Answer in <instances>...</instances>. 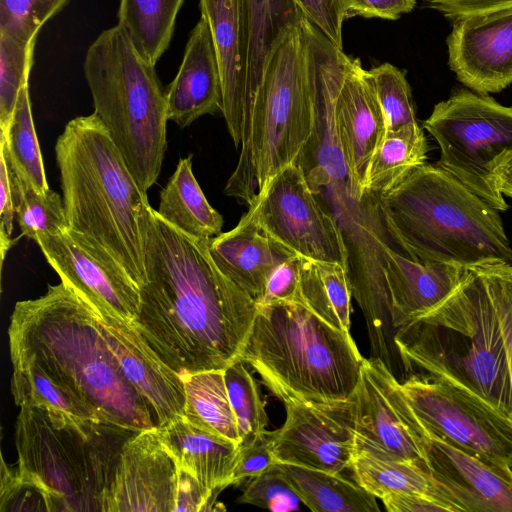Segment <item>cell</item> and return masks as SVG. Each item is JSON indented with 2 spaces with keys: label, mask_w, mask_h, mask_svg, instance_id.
<instances>
[{
  "label": "cell",
  "mask_w": 512,
  "mask_h": 512,
  "mask_svg": "<svg viewBox=\"0 0 512 512\" xmlns=\"http://www.w3.org/2000/svg\"><path fill=\"white\" fill-rule=\"evenodd\" d=\"M207 241L163 220L152 207L145 227L146 281L136 325L180 376L224 370L240 360L258 304L213 262Z\"/></svg>",
  "instance_id": "obj_1"
},
{
  "label": "cell",
  "mask_w": 512,
  "mask_h": 512,
  "mask_svg": "<svg viewBox=\"0 0 512 512\" xmlns=\"http://www.w3.org/2000/svg\"><path fill=\"white\" fill-rule=\"evenodd\" d=\"M10 357L32 360L62 380L99 420L129 431L157 428L152 408L124 375L94 310L61 282L15 304Z\"/></svg>",
  "instance_id": "obj_2"
},
{
  "label": "cell",
  "mask_w": 512,
  "mask_h": 512,
  "mask_svg": "<svg viewBox=\"0 0 512 512\" xmlns=\"http://www.w3.org/2000/svg\"><path fill=\"white\" fill-rule=\"evenodd\" d=\"M406 374L416 369L512 421V380L499 318L481 265L464 268L442 303L397 328Z\"/></svg>",
  "instance_id": "obj_3"
},
{
  "label": "cell",
  "mask_w": 512,
  "mask_h": 512,
  "mask_svg": "<svg viewBox=\"0 0 512 512\" xmlns=\"http://www.w3.org/2000/svg\"><path fill=\"white\" fill-rule=\"evenodd\" d=\"M55 154L68 228L105 248L140 287L151 206L106 128L94 113L70 120Z\"/></svg>",
  "instance_id": "obj_4"
},
{
  "label": "cell",
  "mask_w": 512,
  "mask_h": 512,
  "mask_svg": "<svg viewBox=\"0 0 512 512\" xmlns=\"http://www.w3.org/2000/svg\"><path fill=\"white\" fill-rule=\"evenodd\" d=\"M379 204L392 238L414 260L461 268L512 265L498 210L439 166L416 168L380 195Z\"/></svg>",
  "instance_id": "obj_5"
},
{
  "label": "cell",
  "mask_w": 512,
  "mask_h": 512,
  "mask_svg": "<svg viewBox=\"0 0 512 512\" xmlns=\"http://www.w3.org/2000/svg\"><path fill=\"white\" fill-rule=\"evenodd\" d=\"M240 360L283 403H329L353 395L364 358L350 332L284 302L258 305Z\"/></svg>",
  "instance_id": "obj_6"
},
{
  "label": "cell",
  "mask_w": 512,
  "mask_h": 512,
  "mask_svg": "<svg viewBox=\"0 0 512 512\" xmlns=\"http://www.w3.org/2000/svg\"><path fill=\"white\" fill-rule=\"evenodd\" d=\"M313 127L303 17L285 32L267 61L244 117L239 159L224 193L251 205L282 169L298 161Z\"/></svg>",
  "instance_id": "obj_7"
},
{
  "label": "cell",
  "mask_w": 512,
  "mask_h": 512,
  "mask_svg": "<svg viewBox=\"0 0 512 512\" xmlns=\"http://www.w3.org/2000/svg\"><path fill=\"white\" fill-rule=\"evenodd\" d=\"M154 66L119 25L101 32L83 64L94 114L144 191L160 175L167 148L166 95Z\"/></svg>",
  "instance_id": "obj_8"
},
{
  "label": "cell",
  "mask_w": 512,
  "mask_h": 512,
  "mask_svg": "<svg viewBox=\"0 0 512 512\" xmlns=\"http://www.w3.org/2000/svg\"><path fill=\"white\" fill-rule=\"evenodd\" d=\"M15 427L17 468L50 495L54 512H105L122 445L137 432L105 423L83 430L27 406Z\"/></svg>",
  "instance_id": "obj_9"
},
{
  "label": "cell",
  "mask_w": 512,
  "mask_h": 512,
  "mask_svg": "<svg viewBox=\"0 0 512 512\" xmlns=\"http://www.w3.org/2000/svg\"><path fill=\"white\" fill-rule=\"evenodd\" d=\"M423 127L439 146L437 166L493 208L508 209L495 169L512 152V106L462 89L436 104Z\"/></svg>",
  "instance_id": "obj_10"
},
{
  "label": "cell",
  "mask_w": 512,
  "mask_h": 512,
  "mask_svg": "<svg viewBox=\"0 0 512 512\" xmlns=\"http://www.w3.org/2000/svg\"><path fill=\"white\" fill-rule=\"evenodd\" d=\"M427 429L460 449L512 473V421L472 395L425 374L400 382Z\"/></svg>",
  "instance_id": "obj_11"
},
{
  "label": "cell",
  "mask_w": 512,
  "mask_h": 512,
  "mask_svg": "<svg viewBox=\"0 0 512 512\" xmlns=\"http://www.w3.org/2000/svg\"><path fill=\"white\" fill-rule=\"evenodd\" d=\"M248 209L260 229L292 254L346 267L338 224L310 188L298 162L282 169Z\"/></svg>",
  "instance_id": "obj_12"
},
{
  "label": "cell",
  "mask_w": 512,
  "mask_h": 512,
  "mask_svg": "<svg viewBox=\"0 0 512 512\" xmlns=\"http://www.w3.org/2000/svg\"><path fill=\"white\" fill-rule=\"evenodd\" d=\"M351 403L356 452L427 468L418 445L417 418L400 381L381 360L364 358Z\"/></svg>",
  "instance_id": "obj_13"
},
{
  "label": "cell",
  "mask_w": 512,
  "mask_h": 512,
  "mask_svg": "<svg viewBox=\"0 0 512 512\" xmlns=\"http://www.w3.org/2000/svg\"><path fill=\"white\" fill-rule=\"evenodd\" d=\"M61 282L94 311L136 321L140 288L100 244L70 228L36 242Z\"/></svg>",
  "instance_id": "obj_14"
},
{
  "label": "cell",
  "mask_w": 512,
  "mask_h": 512,
  "mask_svg": "<svg viewBox=\"0 0 512 512\" xmlns=\"http://www.w3.org/2000/svg\"><path fill=\"white\" fill-rule=\"evenodd\" d=\"M281 428L269 432L277 462L341 473L354 458L351 397L329 403L286 402Z\"/></svg>",
  "instance_id": "obj_15"
},
{
  "label": "cell",
  "mask_w": 512,
  "mask_h": 512,
  "mask_svg": "<svg viewBox=\"0 0 512 512\" xmlns=\"http://www.w3.org/2000/svg\"><path fill=\"white\" fill-rule=\"evenodd\" d=\"M179 467L157 428L139 431L122 445L105 512H174Z\"/></svg>",
  "instance_id": "obj_16"
},
{
  "label": "cell",
  "mask_w": 512,
  "mask_h": 512,
  "mask_svg": "<svg viewBox=\"0 0 512 512\" xmlns=\"http://www.w3.org/2000/svg\"><path fill=\"white\" fill-rule=\"evenodd\" d=\"M448 65L478 94L512 84V11L454 21L446 40Z\"/></svg>",
  "instance_id": "obj_17"
},
{
  "label": "cell",
  "mask_w": 512,
  "mask_h": 512,
  "mask_svg": "<svg viewBox=\"0 0 512 512\" xmlns=\"http://www.w3.org/2000/svg\"><path fill=\"white\" fill-rule=\"evenodd\" d=\"M417 437L429 472L464 512H512L511 472L460 449L419 420Z\"/></svg>",
  "instance_id": "obj_18"
},
{
  "label": "cell",
  "mask_w": 512,
  "mask_h": 512,
  "mask_svg": "<svg viewBox=\"0 0 512 512\" xmlns=\"http://www.w3.org/2000/svg\"><path fill=\"white\" fill-rule=\"evenodd\" d=\"M94 312L124 375L152 408L157 428L183 417L186 398L182 377L152 349L136 322Z\"/></svg>",
  "instance_id": "obj_19"
},
{
  "label": "cell",
  "mask_w": 512,
  "mask_h": 512,
  "mask_svg": "<svg viewBox=\"0 0 512 512\" xmlns=\"http://www.w3.org/2000/svg\"><path fill=\"white\" fill-rule=\"evenodd\" d=\"M335 125L350 174L364 193L370 161L387 134L383 111L359 58H351L335 101Z\"/></svg>",
  "instance_id": "obj_20"
},
{
  "label": "cell",
  "mask_w": 512,
  "mask_h": 512,
  "mask_svg": "<svg viewBox=\"0 0 512 512\" xmlns=\"http://www.w3.org/2000/svg\"><path fill=\"white\" fill-rule=\"evenodd\" d=\"M165 95L168 119L181 128L206 114L222 113L220 71L211 30L203 16L190 33L179 70Z\"/></svg>",
  "instance_id": "obj_21"
},
{
  "label": "cell",
  "mask_w": 512,
  "mask_h": 512,
  "mask_svg": "<svg viewBox=\"0 0 512 512\" xmlns=\"http://www.w3.org/2000/svg\"><path fill=\"white\" fill-rule=\"evenodd\" d=\"M207 247L217 268L257 304L274 270L294 256L260 229L250 209L233 229L209 239Z\"/></svg>",
  "instance_id": "obj_22"
},
{
  "label": "cell",
  "mask_w": 512,
  "mask_h": 512,
  "mask_svg": "<svg viewBox=\"0 0 512 512\" xmlns=\"http://www.w3.org/2000/svg\"><path fill=\"white\" fill-rule=\"evenodd\" d=\"M218 61L222 115L234 146L240 147L245 106V73L240 0H199Z\"/></svg>",
  "instance_id": "obj_23"
},
{
  "label": "cell",
  "mask_w": 512,
  "mask_h": 512,
  "mask_svg": "<svg viewBox=\"0 0 512 512\" xmlns=\"http://www.w3.org/2000/svg\"><path fill=\"white\" fill-rule=\"evenodd\" d=\"M157 431L178 467L197 479L213 505L232 483L238 444L198 428L184 416Z\"/></svg>",
  "instance_id": "obj_24"
},
{
  "label": "cell",
  "mask_w": 512,
  "mask_h": 512,
  "mask_svg": "<svg viewBox=\"0 0 512 512\" xmlns=\"http://www.w3.org/2000/svg\"><path fill=\"white\" fill-rule=\"evenodd\" d=\"M464 268L423 263L391 249L385 269L396 329L442 303L458 286Z\"/></svg>",
  "instance_id": "obj_25"
},
{
  "label": "cell",
  "mask_w": 512,
  "mask_h": 512,
  "mask_svg": "<svg viewBox=\"0 0 512 512\" xmlns=\"http://www.w3.org/2000/svg\"><path fill=\"white\" fill-rule=\"evenodd\" d=\"M240 1L245 73V117L272 51L285 32L299 23L304 16L294 0Z\"/></svg>",
  "instance_id": "obj_26"
},
{
  "label": "cell",
  "mask_w": 512,
  "mask_h": 512,
  "mask_svg": "<svg viewBox=\"0 0 512 512\" xmlns=\"http://www.w3.org/2000/svg\"><path fill=\"white\" fill-rule=\"evenodd\" d=\"M11 363L10 386L17 406L43 408L51 417L83 430L103 423L70 387L32 360L11 357Z\"/></svg>",
  "instance_id": "obj_27"
},
{
  "label": "cell",
  "mask_w": 512,
  "mask_h": 512,
  "mask_svg": "<svg viewBox=\"0 0 512 512\" xmlns=\"http://www.w3.org/2000/svg\"><path fill=\"white\" fill-rule=\"evenodd\" d=\"M349 469L353 479L376 498L391 493L420 494L448 505L452 512H464L459 501L419 463L356 452Z\"/></svg>",
  "instance_id": "obj_28"
},
{
  "label": "cell",
  "mask_w": 512,
  "mask_h": 512,
  "mask_svg": "<svg viewBox=\"0 0 512 512\" xmlns=\"http://www.w3.org/2000/svg\"><path fill=\"white\" fill-rule=\"evenodd\" d=\"M160 217L186 235L207 241L221 233L223 217L206 199L192 171V155L180 158L160 192Z\"/></svg>",
  "instance_id": "obj_29"
},
{
  "label": "cell",
  "mask_w": 512,
  "mask_h": 512,
  "mask_svg": "<svg viewBox=\"0 0 512 512\" xmlns=\"http://www.w3.org/2000/svg\"><path fill=\"white\" fill-rule=\"evenodd\" d=\"M277 463L302 503L313 512L380 511L374 495L341 473Z\"/></svg>",
  "instance_id": "obj_30"
},
{
  "label": "cell",
  "mask_w": 512,
  "mask_h": 512,
  "mask_svg": "<svg viewBox=\"0 0 512 512\" xmlns=\"http://www.w3.org/2000/svg\"><path fill=\"white\" fill-rule=\"evenodd\" d=\"M300 303L333 327L350 332L352 289L346 268L301 257Z\"/></svg>",
  "instance_id": "obj_31"
},
{
  "label": "cell",
  "mask_w": 512,
  "mask_h": 512,
  "mask_svg": "<svg viewBox=\"0 0 512 512\" xmlns=\"http://www.w3.org/2000/svg\"><path fill=\"white\" fill-rule=\"evenodd\" d=\"M184 0H120L118 25L138 54L155 65L168 48Z\"/></svg>",
  "instance_id": "obj_32"
},
{
  "label": "cell",
  "mask_w": 512,
  "mask_h": 512,
  "mask_svg": "<svg viewBox=\"0 0 512 512\" xmlns=\"http://www.w3.org/2000/svg\"><path fill=\"white\" fill-rule=\"evenodd\" d=\"M184 417L193 425L236 444L240 437L224 379V370L182 375Z\"/></svg>",
  "instance_id": "obj_33"
},
{
  "label": "cell",
  "mask_w": 512,
  "mask_h": 512,
  "mask_svg": "<svg viewBox=\"0 0 512 512\" xmlns=\"http://www.w3.org/2000/svg\"><path fill=\"white\" fill-rule=\"evenodd\" d=\"M428 144L419 125L387 133L368 166L364 192L380 196L426 163Z\"/></svg>",
  "instance_id": "obj_34"
},
{
  "label": "cell",
  "mask_w": 512,
  "mask_h": 512,
  "mask_svg": "<svg viewBox=\"0 0 512 512\" xmlns=\"http://www.w3.org/2000/svg\"><path fill=\"white\" fill-rule=\"evenodd\" d=\"M0 152L6 162L37 191L46 193L50 190L34 127L28 85L19 93L11 123L1 131Z\"/></svg>",
  "instance_id": "obj_35"
},
{
  "label": "cell",
  "mask_w": 512,
  "mask_h": 512,
  "mask_svg": "<svg viewBox=\"0 0 512 512\" xmlns=\"http://www.w3.org/2000/svg\"><path fill=\"white\" fill-rule=\"evenodd\" d=\"M5 157V156H4ZM6 160V159H5ZM15 210L22 235L37 240L68 228L63 198L52 191L40 193L7 162Z\"/></svg>",
  "instance_id": "obj_36"
},
{
  "label": "cell",
  "mask_w": 512,
  "mask_h": 512,
  "mask_svg": "<svg viewBox=\"0 0 512 512\" xmlns=\"http://www.w3.org/2000/svg\"><path fill=\"white\" fill-rule=\"evenodd\" d=\"M244 364L238 360L224 369L227 393L240 437L239 447L251 444L268 432L266 427L269 423L259 385Z\"/></svg>",
  "instance_id": "obj_37"
},
{
  "label": "cell",
  "mask_w": 512,
  "mask_h": 512,
  "mask_svg": "<svg viewBox=\"0 0 512 512\" xmlns=\"http://www.w3.org/2000/svg\"><path fill=\"white\" fill-rule=\"evenodd\" d=\"M368 75L384 114L387 133L419 125L405 71L383 63L368 70Z\"/></svg>",
  "instance_id": "obj_38"
},
{
  "label": "cell",
  "mask_w": 512,
  "mask_h": 512,
  "mask_svg": "<svg viewBox=\"0 0 512 512\" xmlns=\"http://www.w3.org/2000/svg\"><path fill=\"white\" fill-rule=\"evenodd\" d=\"M35 42L24 43L0 33V128H8L21 89L28 85Z\"/></svg>",
  "instance_id": "obj_39"
},
{
  "label": "cell",
  "mask_w": 512,
  "mask_h": 512,
  "mask_svg": "<svg viewBox=\"0 0 512 512\" xmlns=\"http://www.w3.org/2000/svg\"><path fill=\"white\" fill-rule=\"evenodd\" d=\"M238 502L275 512L298 511L302 503L277 462L262 474L244 483V490Z\"/></svg>",
  "instance_id": "obj_40"
},
{
  "label": "cell",
  "mask_w": 512,
  "mask_h": 512,
  "mask_svg": "<svg viewBox=\"0 0 512 512\" xmlns=\"http://www.w3.org/2000/svg\"><path fill=\"white\" fill-rule=\"evenodd\" d=\"M52 17L39 0H0V33L24 43L36 41L41 27Z\"/></svg>",
  "instance_id": "obj_41"
},
{
  "label": "cell",
  "mask_w": 512,
  "mask_h": 512,
  "mask_svg": "<svg viewBox=\"0 0 512 512\" xmlns=\"http://www.w3.org/2000/svg\"><path fill=\"white\" fill-rule=\"evenodd\" d=\"M1 511L54 512L50 495L32 480L24 477L18 468L1 464Z\"/></svg>",
  "instance_id": "obj_42"
},
{
  "label": "cell",
  "mask_w": 512,
  "mask_h": 512,
  "mask_svg": "<svg viewBox=\"0 0 512 512\" xmlns=\"http://www.w3.org/2000/svg\"><path fill=\"white\" fill-rule=\"evenodd\" d=\"M482 269L499 318L512 380V265L485 263Z\"/></svg>",
  "instance_id": "obj_43"
},
{
  "label": "cell",
  "mask_w": 512,
  "mask_h": 512,
  "mask_svg": "<svg viewBox=\"0 0 512 512\" xmlns=\"http://www.w3.org/2000/svg\"><path fill=\"white\" fill-rule=\"evenodd\" d=\"M302 15L335 46L343 49V23L351 18L348 0H294Z\"/></svg>",
  "instance_id": "obj_44"
},
{
  "label": "cell",
  "mask_w": 512,
  "mask_h": 512,
  "mask_svg": "<svg viewBox=\"0 0 512 512\" xmlns=\"http://www.w3.org/2000/svg\"><path fill=\"white\" fill-rule=\"evenodd\" d=\"M301 257L294 255L281 263L270 276L258 305L300 303Z\"/></svg>",
  "instance_id": "obj_45"
},
{
  "label": "cell",
  "mask_w": 512,
  "mask_h": 512,
  "mask_svg": "<svg viewBox=\"0 0 512 512\" xmlns=\"http://www.w3.org/2000/svg\"><path fill=\"white\" fill-rule=\"evenodd\" d=\"M271 449L269 431L258 436L251 444L238 446V455L232 475L231 485L244 484L276 463Z\"/></svg>",
  "instance_id": "obj_46"
},
{
  "label": "cell",
  "mask_w": 512,
  "mask_h": 512,
  "mask_svg": "<svg viewBox=\"0 0 512 512\" xmlns=\"http://www.w3.org/2000/svg\"><path fill=\"white\" fill-rule=\"evenodd\" d=\"M451 21L512 11V0H423Z\"/></svg>",
  "instance_id": "obj_47"
},
{
  "label": "cell",
  "mask_w": 512,
  "mask_h": 512,
  "mask_svg": "<svg viewBox=\"0 0 512 512\" xmlns=\"http://www.w3.org/2000/svg\"><path fill=\"white\" fill-rule=\"evenodd\" d=\"M0 220V252L2 266L6 252L17 242L16 239H11L15 210L7 164L2 152H0Z\"/></svg>",
  "instance_id": "obj_48"
},
{
  "label": "cell",
  "mask_w": 512,
  "mask_h": 512,
  "mask_svg": "<svg viewBox=\"0 0 512 512\" xmlns=\"http://www.w3.org/2000/svg\"><path fill=\"white\" fill-rule=\"evenodd\" d=\"M351 17L396 20L410 13L416 0H348Z\"/></svg>",
  "instance_id": "obj_49"
},
{
  "label": "cell",
  "mask_w": 512,
  "mask_h": 512,
  "mask_svg": "<svg viewBox=\"0 0 512 512\" xmlns=\"http://www.w3.org/2000/svg\"><path fill=\"white\" fill-rule=\"evenodd\" d=\"M208 510H212V504L207 492L194 476L179 468V480L174 512H196Z\"/></svg>",
  "instance_id": "obj_50"
},
{
  "label": "cell",
  "mask_w": 512,
  "mask_h": 512,
  "mask_svg": "<svg viewBox=\"0 0 512 512\" xmlns=\"http://www.w3.org/2000/svg\"><path fill=\"white\" fill-rule=\"evenodd\" d=\"M381 501L389 512H452L448 505L420 494L391 493Z\"/></svg>",
  "instance_id": "obj_51"
},
{
  "label": "cell",
  "mask_w": 512,
  "mask_h": 512,
  "mask_svg": "<svg viewBox=\"0 0 512 512\" xmlns=\"http://www.w3.org/2000/svg\"><path fill=\"white\" fill-rule=\"evenodd\" d=\"M495 173L502 194L512 198V152H509L500 160Z\"/></svg>",
  "instance_id": "obj_52"
},
{
  "label": "cell",
  "mask_w": 512,
  "mask_h": 512,
  "mask_svg": "<svg viewBox=\"0 0 512 512\" xmlns=\"http://www.w3.org/2000/svg\"><path fill=\"white\" fill-rule=\"evenodd\" d=\"M43 4L47 6V8L51 11L53 16H55L59 11H61L69 0H39Z\"/></svg>",
  "instance_id": "obj_53"
}]
</instances>
